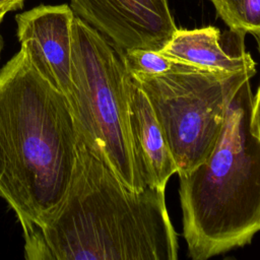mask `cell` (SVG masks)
Listing matches in <instances>:
<instances>
[{
	"mask_svg": "<svg viewBox=\"0 0 260 260\" xmlns=\"http://www.w3.org/2000/svg\"><path fill=\"white\" fill-rule=\"evenodd\" d=\"M128 114L131 144L141 179L145 186L166 190L170 178L178 172L177 165L146 94L130 75Z\"/></svg>",
	"mask_w": 260,
	"mask_h": 260,
	"instance_id": "cell-8",
	"label": "cell"
},
{
	"mask_svg": "<svg viewBox=\"0 0 260 260\" xmlns=\"http://www.w3.org/2000/svg\"><path fill=\"white\" fill-rule=\"evenodd\" d=\"M220 31L214 26L193 29L177 28L160 50L169 58L198 67L230 72H249L255 75L256 63L244 49L226 51L220 43Z\"/></svg>",
	"mask_w": 260,
	"mask_h": 260,
	"instance_id": "cell-9",
	"label": "cell"
},
{
	"mask_svg": "<svg viewBox=\"0 0 260 260\" xmlns=\"http://www.w3.org/2000/svg\"><path fill=\"white\" fill-rule=\"evenodd\" d=\"M24 0H0V7H10L11 10L22 8Z\"/></svg>",
	"mask_w": 260,
	"mask_h": 260,
	"instance_id": "cell-13",
	"label": "cell"
},
{
	"mask_svg": "<svg viewBox=\"0 0 260 260\" xmlns=\"http://www.w3.org/2000/svg\"><path fill=\"white\" fill-rule=\"evenodd\" d=\"M128 77L121 54L101 32L74 16L67 96L79 138L133 191L145 185L129 130Z\"/></svg>",
	"mask_w": 260,
	"mask_h": 260,
	"instance_id": "cell-4",
	"label": "cell"
},
{
	"mask_svg": "<svg viewBox=\"0 0 260 260\" xmlns=\"http://www.w3.org/2000/svg\"><path fill=\"white\" fill-rule=\"evenodd\" d=\"M1 50H2V39L0 36V55H1Z\"/></svg>",
	"mask_w": 260,
	"mask_h": 260,
	"instance_id": "cell-15",
	"label": "cell"
},
{
	"mask_svg": "<svg viewBox=\"0 0 260 260\" xmlns=\"http://www.w3.org/2000/svg\"><path fill=\"white\" fill-rule=\"evenodd\" d=\"M253 76L176 61L172 70L162 75L134 78L154 111L179 176L211 154L231 101Z\"/></svg>",
	"mask_w": 260,
	"mask_h": 260,
	"instance_id": "cell-5",
	"label": "cell"
},
{
	"mask_svg": "<svg viewBox=\"0 0 260 260\" xmlns=\"http://www.w3.org/2000/svg\"><path fill=\"white\" fill-rule=\"evenodd\" d=\"M121 57L127 72L133 78L162 75L172 70L176 63L160 51L147 49H134L122 53Z\"/></svg>",
	"mask_w": 260,
	"mask_h": 260,
	"instance_id": "cell-11",
	"label": "cell"
},
{
	"mask_svg": "<svg viewBox=\"0 0 260 260\" xmlns=\"http://www.w3.org/2000/svg\"><path fill=\"white\" fill-rule=\"evenodd\" d=\"M78 144L66 95L20 49L0 70V198L23 234L44 226L61 204Z\"/></svg>",
	"mask_w": 260,
	"mask_h": 260,
	"instance_id": "cell-2",
	"label": "cell"
},
{
	"mask_svg": "<svg viewBox=\"0 0 260 260\" xmlns=\"http://www.w3.org/2000/svg\"><path fill=\"white\" fill-rule=\"evenodd\" d=\"M258 42L260 52V36L255 37ZM251 130L260 139V85L255 96H253L252 112H251Z\"/></svg>",
	"mask_w": 260,
	"mask_h": 260,
	"instance_id": "cell-12",
	"label": "cell"
},
{
	"mask_svg": "<svg viewBox=\"0 0 260 260\" xmlns=\"http://www.w3.org/2000/svg\"><path fill=\"white\" fill-rule=\"evenodd\" d=\"M9 11H12L10 7H0V24H1V22L4 18V16H5V14Z\"/></svg>",
	"mask_w": 260,
	"mask_h": 260,
	"instance_id": "cell-14",
	"label": "cell"
},
{
	"mask_svg": "<svg viewBox=\"0 0 260 260\" xmlns=\"http://www.w3.org/2000/svg\"><path fill=\"white\" fill-rule=\"evenodd\" d=\"M165 189L133 191L80 138L74 173L47 223L25 234L29 260H176Z\"/></svg>",
	"mask_w": 260,
	"mask_h": 260,
	"instance_id": "cell-1",
	"label": "cell"
},
{
	"mask_svg": "<svg viewBox=\"0 0 260 260\" xmlns=\"http://www.w3.org/2000/svg\"><path fill=\"white\" fill-rule=\"evenodd\" d=\"M232 31L260 36V0H210Z\"/></svg>",
	"mask_w": 260,
	"mask_h": 260,
	"instance_id": "cell-10",
	"label": "cell"
},
{
	"mask_svg": "<svg viewBox=\"0 0 260 260\" xmlns=\"http://www.w3.org/2000/svg\"><path fill=\"white\" fill-rule=\"evenodd\" d=\"M75 15L119 51H160L177 29L168 0H70Z\"/></svg>",
	"mask_w": 260,
	"mask_h": 260,
	"instance_id": "cell-6",
	"label": "cell"
},
{
	"mask_svg": "<svg viewBox=\"0 0 260 260\" xmlns=\"http://www.w3.org/2000/svg\"><path fill=\"white\" fill-rule=\"evenodd\" d=\"M74 16L66 4L40 5L15 16L20 49L39 74L66 98L71 83Z\"/></svg>",
	"mask_w": 260,
	"mask_h": 260,
	"instance_id": "cell-7",
	"label": "cell"
},
{
	"mask_svg": "<svg viewBox=\"0 0 260 260\" xmlns=\"http://www.w3.org/2000/svg\"><path fill=\"white\" fill-rule=\"evenodd\" d=\"M250 80L238 89L211 154L179 176L188 254L205 260L249 244L260 231V139L251 130Z\"/></svg>",
	"mask_w": 260,
	"mask_h": 260,
	"instance_id": "cell-3",
	"label": "cell"
}]
</instances>
